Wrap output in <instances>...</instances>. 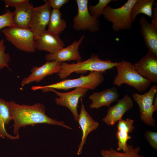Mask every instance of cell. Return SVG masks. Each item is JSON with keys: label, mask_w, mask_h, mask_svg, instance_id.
Returning a JSON list of instances; mask_svg holds the SVG:
<instances>
[{"label": "cell", "mask_w": 157, "mask_h": 157, "mask_svg": "<svg viewBox=\"0 0 157 157\" xmlns=\"http://www.w3.org/2000/svg\"><path fill=\"white\" fill-rule=\"evenodd\" d=\"M153 106L155 112L157 110V95L156 94L154 99Z\"/></svg>", "instance_id": "cell-32"}, {"label": "cell", "mask_w": 157, "mask_h": 157, "mask_svg": "<svg viewBox=\"0 0 157 157\" xmlns=\"http://www.w3.org/2000/svg\"><path fill=\"white\" fill-rule=\"evenodd\" d=\"M140 151L139 146L134 148L132 145L127 144L126 151L120 152L112 148L109 149H102L100 153L102 157H144L139 154Z\"/></svg>", "instance_id": "cell-24"}, {"label": "cell", "mask_w": 157, "mask_h": 157, "mask_svg": "<svg viewBox=\"0 0 157 157\" xmlns=\"http://www.w3.org/2000/svg\"><path fill=\"white\" fill-rule=\"evenodd\" d=\"M27 0H4V4L6 8L15 7L21 3L26 1Z\"/></svg>", "instance_id": "cell-30"}, {"label": "cell", "mask_w": 157, "mask_h": 157, "mask_svg": "<svg viewBox=\"0 0 157 157\" xmlns=\"http://www.w3.org/2000/svg\"><path fill=\"white\" fill-rule=\"evenodd\" d=\"M61 16L60 10H52L47 31L59 35L65 29L67 23L65 19L61 18Z\"/></svg>", "instance_id": "cell-23"}, {"label": "cell", "mask_w": 157, "mask_h": 157, "mask_svg": "<svg viewBox=\"0 0 157 157\" xmlns=\"http://www.w3.org/2000/svg\"><path fill=\"white\" fill-rule=\"evenodd\" d=\"M51 10L48 0L41 6L33 7L29 28L35 40L46 31Z\"/></svg>", "instance_id": "cell-10"}, {"label": "cell", "mask_w": 157, "mask_h": 157, "mask_svg": "<svg viewBox=\"0 0 157 157\" xmlns=\"http://www.w3.org/2000/svg\"><path fill=\"white\" fill-rule=\"evenodd\" d=\"M3 39L0 40V70L5 67L9 68L8 64L11 59L8 53H6V47Z\"/></svg>", "instance_id": "cell-26"}, {"label": "cell", "mask_w": 157, "mask_h": 157, "mask_svg": "<svg viewBox=\"0 0 157 157\" xmlns=\"http://www.w3.org/2000/svg\"><path fill=\"white\" fill-rule=\"evenodd\" d=\"M154 5L153 14L152 15V20L150 23L151 25L155 28L157 29V3L155 1Z\"/></svg>", "instance_id": "cell-31"}, {"label": "cell", "mask_w": 157, "mask_h": 157, "mask_svg": "<svg viewBox=\"0 0 157 157\" xmlns=\"http://www.w3.org/2000/svg\"><path fill=\"white\" fill-rule=\"evenodd\" d=\"M49 5L53 9L60 10L64 5L69 2V0H48Z\"/></svg>", "instance_id": "cell-29"}, {"label": "cell", "mask_w": 157, "mask_h": 157, "mask_svg": "<svg viewBox=\"0 0 157 157\" xmlns=\"http://www.w3.org/2000/svg\"><path fill=\"white\" fill-rule=\"evenodd\" d=\"M112 0H99L95 5H90L88 7V11L92 16L99 18L102 15L104 8Z\"/></svg>", "instance_id": "cell-25"}, {"label": "cell", "mask_w": 157, "mask_h": 157, "mask_svg": "<svg viewBox=\"0 0 157 157\" xmlns=\"http://www.w3.org/2000/svg\"><path fill=\"white\" fill-rule=\"evenodd\" d=\"M35 46L39 51L54 53L64 47V44L59 35L46 30L35 40Z\"/></svg>", "instance_id": "cell-15"}, {"label": "cell", "mask_w": 157, "mask_h": 157, "mask_svg": "<svg viewBox=\"0 0 157 157\" xmlns=\"http://www.w3.org/2000/svg\"><path fill=\"white\" fill-rule=\"evenodd\" d=\"M155 0H137L131 10L130 18L132 23L135 20L139 14H144L152 17L153 15V6Z\"/></svg>", "instance_id": "cell-22"}, {"label": "cell", "mask_w": 157, "mask_h": 157, "mask_svg": "<svg viewBox=\"0 0 157 157\" xmlns=\"http://www.w3.org/2000/svg\"><path fill=\"white\" fill-rule=\"evenodd\" d=\"M80 99L81 101V110L77 121L82 130V135L81 142L78 146L77 152L78 155L82 153L83 146L88 134L92 131L96 130L99 126V123L94 120L85 110L82 98Z\"/></svg>", "instance_id": "cell-16"}, {"label": "cell", "mask_w": 157, "mask_h": 157, "mask_svg": "<svg viewBox=\"0 0 157 157\" xmlns=\"http://www.w3.org/2000/svg\"><path fill=\"white\" fill-rule=\"evenodd\" d=\"M104 80L103 73L98 72H90L86 76L73 79H66L59 82L44 86L31 87L33 91L45 89L63 90H67L73 88H83L94 90L101 85Z\"/></svg>", "instance_id": "cell-3"}, {"label": "cell", "mask_w": 157, "mask_h": 157, "mask_svg": "<svg viewBox=\"0 0 157 157\" xmlns=\"http://www.w3.org/2000/svg\"><path fill=\"white\" fill-rule=\"evenodd\" d=\"M33 7L27 0L15 8L12 12V16L14 26L20 28H29Z\"/></svg>", "instance_id": "cell-18"}, {"label": "cell", "mask_w": 157, "mask_h": 157, "mask_svg": "<svg viewBox=\"0 0 157 157\" xmlns=\"http://www.w3.org/2000/svg\"><path fill=\"white\" fill-rule=\"evenodd\" d=\"M11 13L9 10L8 9L4 13L0 15V31L5 27L14 26Z\"/></svg>", "instance_id": "cell-27"}, {"label": "cell", "mask_w": 157, "mask_h": 157, "mask_svg": "<svg viewBox=\"0 0 157 157\" xmlns=\"http://www.w3.org/2000/svg\"><path fill=\"white\" fill-rule=\"evenodd\" d=\"M13 120L10 108L8 101L0 97V137L12 140H18L20 137L13 136L6 131L5 126L8 124Z\"/></svg>", "instance_id": "cell-21"}, {"label": "cell", "mask_w": 157, "mask_h": 157, "mask_svg": "<svg viewBox=\"0 0 157 157\" xmlns=\"http://www.w3.org/2000/svg\"><path fill=\"white\" fill-rule=\"evenodd\" d=\"M134 121L127 118L126 120L122 119L118 121L117 127V131L116 137L118 140L117 151L122 150L125 152L127 147L128 141L131 138L129 133L132 132L134 129L133 126Z\"/></svg>", "instance_id": "cell-20"}, {"label": "cell", "mask_w": 157, "mask_h": 157, "mask_svg": "<svg viewBox=\"0 0 157 157\" xmlns=\"http://www.w3.org/2000/svg\"><path fill=\"white\" fill-rule=\"evenodd\" d=\"M140 32L148 51L157 56V29L154 28L144 16L139 20Z\"/></svg>", "instance_id": "cell-19"}, {"label": "cell", "mask_w": 157, "mask_h": 157, "mask_svg": "<svg viewBox=\"0 0 157 157\" xmlns=\"http://www.w3.org/2000/svg\"><path fill=\"white\" fill-rule=\"evenodd\" d=\"M119 97L117 88L115 86L100 92H94L89 97L92 102L90 107L92 109H98L103 106L110 107V104L117 101Z\"/></svg>", "instance_id": "cell-17"}, {"label": "cell", "mask_w": 157, "mask_h": 157, "mask_svg": "<svg viewBox=\"0 0 157 157\" xmlns=\"http://www.w3.org/2000/svg\"><path fill=\"white\" fill-rule=\"evenodd\" d=\"M78 13L73 20L72 27L76 31H87L94 33L98 31L100 26L99 18L92 15L88 9V0H76Z\"/></svg>", "instance_id": "cell-7"}, {"label": "cell", "mask_w": 157, "mask_h": 157, "mask_svg": "<svg viewBox=\"0 0 157 157\" xmlns=\"http://www.w3.org/2000/svg\"><path fill=\"white\" fill-rule=\"evenodd\" d=\"M88 90L85 88H77L66 92H60L52 89H45L42 90L44 92L51 91L55 93L58 96L55 99L56 104L68 108L72 113L74 121L76 122L79 117L77 109L79 99L84 97Z\"/></svg>", "instance_id": "cell-9"}, {"label": "cell", "mask_w": 157, "mask_h": 157, "mask_svg": "<svg viewBox=\"0 0 157 157\" xmlns=\"http://www.w3.org/2000/svg\"><path fill=\"white\" fill-rule=\"evenodd\" d=\"M61 64L54 61H47L41 66L33 67L31 69V73L22 81L21 85L24 87L33 82H39L48 75L58 74L60 70Z\"/></svg>", "instance_id": "cell-14"}, {"label": "cell", "mask_w": 157, "mask_h": 157, "mask_svg": "<svg viewBox=\"0 0 157 157\" xmlns=\"http://www.w3.org/2000/svg\"><path fill=\"white\" fill-rule=\"evenodd\" d=\"M145 138L154 149H157V132L147 130L144 133Z\"/></svg>", "instance_id": "cell-28"}, {"label": "cell", "mask_w": 157, "mask_h": 157, "mask_svg": "<svg viewBox=\"0 0 157 157\" xmlns=\"http://www.w3.org/2000/svg\"><path fill=\"white\" fill-rule=\"evenodd\" d=\"M8 102L14 122L13 133L16 136L19 137V130L21 128L38 124L58 125L67 129H72L63 121H58L47 115L45 108L42 104L36 103L29 105L19 104L13 101Z\"/></svg>", "instance_id": "cell-1"}, {"label": "cell", "mask_w": 157, "mask_h": 157, "mask_svg": "<svg viewBox=\"0 0 157 157\" xmlns=\"http://www.w3.org/2000/svg\"><path fill=\"white\" fill-rule=\"evenodd\" d=\"M85 38V36L83 35L79 40H74L71 44L61 48L56 53L46 54L45 59L47 61H54L60 63L70 61H81L78 49Z\"/></svg>", "instance_id": "cell-11"}, {"label": "cell", "mask_w": 157, "mask_h": 157, "mask_svg": "<svg viewBox=\"0 0 157 157\" xmlns=\"http://www.w3.org/2000/svg\"><path fill=\"white\" fill-rule=\"evenodd\" d=\"M133 64L137 72L151 83L157 82V56L148 51Z\"/></svg>", "instance_id": "cell-12"}, {"label": "cell", "mask_w": 157, "mask_h": 157, "mask_svg": "<svg viewBox=\"0 0 157 157\" xmlns=\"http://www.w3.org/2000/svg\"><path fill=\"white\" fill-rule=\"evenodd\" d=\"M2 32L6 40L19 50L27 52L35 51V40L29 28H23L13 26L3 29Z\"/></svg>", "instance_id": "cell-6"}, {"label": "cell", "mask_w": 157, "mask_h": 157, "mask_svg": "<svg viewBox=\"0 0 157 157\" xmlns=\"http://www.w3.org/2000/svg\"><path fill=\"white\" fill-rule=\"evenodd\" d=\"M119 63V62H113L110 59L102 60L97 54L92 53L90 58L85 61L72 64L61 63L60 69L57 75L59 78L63 79L74 72L83 73L90 71L103 73L106 70L116 67Z\"/></svg>", "instance_id": "cell-2"}, {"label": "cell", "mask_w": 157, "mask_h": 157, "mask_svg": "<svg viewBox=\"0 0 157 157\" xmlns=\"http://www.w3.org/2000/svg\"><path fill=\"white\" fill-rule=\"evenodd\" d=\"M157 92V86H151L147 92L142 94L135 92L132 95L133 99L138 104L140 109V119L146 125L155 127V120L153 114L155 112L153 103Z\"/></svg>", "instance_id": "cell-8"}, {"label": "cell", "mask_w": 157, "mask_h": 157, "mask_svg": "<svg viewBox=\"0 0 157 157\" xmlns=\"http://www.w3.org/2000/svg\"><path fill=\"white\" fill-rule=\"evenodd\" d=\"M137 0H128L122 6L113 8L107 5L104 9L102 15L104 19L112 24V28L115 32L128 30L132 27L130 14L131 9Z\"/></svg>", "instance_id": "cell-5"}, {"label": "cell", "mask_w": 157, "mask_h": 157, "mask_svg": "<svg viewBox=\"0 0 157 157\" xmlns=\"http://www.w3.org/2000/svg\"><path fill=\"white\" fill-rule=\"evenodd\" d=\"M116 67L117 74L113 82L115 86L119 87L125 84L140 92L145 91L151 83L140 75L130 61L122 60Z\"/></svg>", "instance_id": "cell-4"}, {"label": "cell", "mask_w": 157, "mask_h": 157, "mask_svg": "<svg viewBox=\"0 0 157 157\" xmlns=\"http://www.w3.org/2000/svg\"><path fill=\"white\" fill-rule=\"evenodd\" d=\"M117 101L115 105L109 108L106 115L102 119L108 126H113L117 122L122 119L124 114L133 106L132 98L127 94Z\"/></svg>", "instance_id": "cell-13"}]
</instances>
